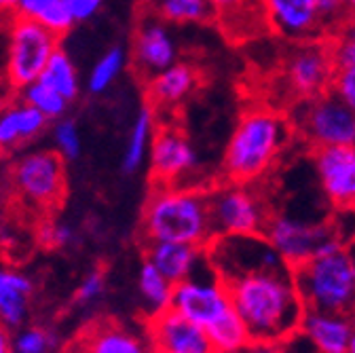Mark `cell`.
I'll list each match as a JSON object with an SVG mask.
<instances>
[{
  "label": "cell",
  "mask_w": 355,
  "mask_h": 353,
  "mask_svg": "<svg viewBox=\"0 0 355 353\" xmlns=\"http://www.w3.org/2000/svg\"><path fill=\"white\" fill-rule=\"evenodd\" d=\"M231 302L254 343H288L300 332L306 307L290 267L258 271L227 282Z\"/></svg>",
  "instance_id": "obj_1"
},
{
  "label": "cell",
  "mask_w": 355,
  "mask_h": 353,
  "mask_svg": "<svg viewBox=\"0 0 355 353\" xmlns=\"http://www.w3.org/2000/svg\"><path fill=\"white\" fill-rule=\"evenodd\" d=\"M146 241H182L207 248L214 235L207 191L187 184H153L144 205Z\"/></svg>",
  "instance_id": "obj_2"
},
{
  "label": "cell",
  "mask_w": 355,
  "mask_h": 353,
  "mask_svg": "<svg viewBox=\"0 0 355 353\" xmlns=\"http://www.w3.org/2000/svg\"><path fill=\"white\" fill-rule=\"evenodd\" d=\"M290 121L271 108L245 110L225 150V178L256 184L266 175L290 142Z\"/></svg>",
  "instance_id": "obj_3"
},
{
  "label": "cell",
  "mask_w": 355,
  "mask_h": 353,
  "mask_svg": "<svg viewBox=\"0 0 355 353\" xmlns=\"http://www.w3.org/2000/svg\"><path fill=\"white\" fill-rule=\"evenodd\" d=\"M292 275L306 309L355 313V262L338 237L328 239L315 256L294 267Z\"/></svg>",
  "instance_id": "obj_4"
},
{
  "label": "cell",
  "mask_w": 355,
  "mask_h": 353,
  "mask_svg": "<svg viewBox=\"0 0 355 353\" xmlns=\"http://www.w3.org/2000/svg\"><path fill=\"white\" fill-rule=\"evenodd\" d=\"M60 38L34 19L11 15L7 32L5 74L11 89L21 92L30 83L38 80L51 55L60 49Z\"/></svg>",
  "instance_id": "obj_5"
},
{
  "label": "cell",
  "mask_w": 355,
  "mask_h": 353,
  "mask_svg": "<svg viewBox=\"0 0 355 353\" xmlns=\"http://www.w3.org/2000/svg\"><path fill=\"white\" fill-rule=\"evenodd\" d=\"M214 235H262L271 218V207L254 184L231 182L207 191Z\"/></svg>",
  "instance_id": "obj_6"
},
{
  "label": "cell",
  "mask_w": 355,
  "mask_h": 353,
  "mask_svg": "<svg viewBox=\"0 0 355 353\" xmlns=\"http://www.w3.org/2000/svg\"><path fill=\"white\" fill-rule=\"evenodd\" d=\"M11 184L30 207L51 212L66 197V167L55 150H34L19 157L11 167Z\"/></svg>",
  "instance_id": "obj_7"
},
{
  "label": "cell",
  "mask_w": 355,
  "mask_h": 353,
  "mask_svg": "<svg viewBox=\"0 0 355 353\" xmlns=\"http://www.w3.org/2000/svg\"><path fill=\"white\" fill-rule=\"evenodd\" d=\"M296 127L311 148L355 146V112L332 92L302 100L296 110Z\"/></svg>",
  "instance_id": "obj_8"
},
{
  "label": "cell",
  "mask_w": 355,
  "mask_h": 353,
  "mask_svg": "<svg viewBox=\"0 0 355 353\" xmlns=\"http://www.w3.org/2000/svg\"><path fill=\"white\" fill-rule=\"evenodd\" d=\"M205 252L214 271L225 282L288 267L264 235H220L209 241Z\"/></svg>",
  "instance_id": "obj_9"
},
{
  "label": "cell",
  "mask_w": 355,
  "mask_h": 353,
  "mask_svg": "<svg viewBox=\"0 0 355 353\" xmlns=\"http://www.w3.org/2000/svg\"><path fill=\"white\" fill-rule=\"evenodd\" d=\"M262 235L290 269L315 256L328 239L338 237L328 223H309L288 214H271Z\"/></svg>",
  "instance_id": "obj_10"
},
{
  "label": "cell",
  "mask_w": 355,
  "mask_h": 353,
  "mask_svg": "<svg viewBox=\"0 0 355 353\" xmlns=\"http://www.w3.org/2000/svg\"><path fill=\"white\" fill-rule=\"evenodd\" d=\"M334 72L336 68L328 38L298 42L296 49L288 55L284 68L288 89L298 100H311L330 92Z\"/></svg>",
  "instance_id": "obj_11"
},
{
  "label": "cell",
  "mask_w": 355,
  "mask_h": 353,
  "mask_svg": "<svg viewBox=\"0 0 355 353\" xmlns=\"http://www.w3.org/2000/svg\"><path fill=\"white\" fill-rule=\"evenodd\" d=\"M171 309L184 316L187 320L207 328L222 313L233 307L229 286L216 271L207 277H199L197 273L184 282L173 284L171 292Z\"/></svg>",
  "instance_id": "obj_12"
},
{
  "label": "cell",
  "mask_w": 355,
  "mask_h": 353,
  "mask_svg": "<svg viewBox=\"0 0 355 353\" xmlns=\"http://www.w3.org/2000/svg\"><path fill=\"white\" fill-rule=\"evenodd\" d=\"M148 163L153 184H184L187 175L197 169L199 157L182 129L161 125L157 127Z\"/></svg>",
  "instance_id": "obj_13"
},
{
  "label": "cell",
  "mask_w": 355,
  "mask_h": 353,
  "mask_svg": "<svg viewBox=\"0 0 355 353\" xmlns=\"http://www.w3.org/2000/svg\"><path fill=\"white\" fill-rule=\"evenodd\" d=\"M153 353H211V341L203 326L167 307L146 320Z\"/></svg>",
  "instance_id": "obj_14"
},
{
  "label": "cell",
  "mask_w": 355,
  "mask_h": 353,
  "mask_svg": "<svg viewBox=\"0 0 355 353\" xmlns=\"http://www.w3.org/2000/svg\"><path fill=\"white\" fill-rule=\"evenodd\" d=\"M264 24L273 34L304 42L328 38L313 0H260Z\"/></svg>",
  "instance_id": "obj_15"
},
{
  "label": "cell",
  "mask_w": 355,
  "mask_h": 353,
  "mask_svg": "<svg viewBox=\"0 0 355 353\" xmlns=\"http://www.w3.org/2000/svg\"><path fill=\"white\" fill-rule=\"evenodd\" d=\"M313 163L324 197L336 209H355V146L315 148Z\"/></svg>",
  "instance_id": "obj_16"
},
{
  "label": "cell",
  "mask_w": 355,
  "mask_h": 353,
  "mask_svg": "<svg viewBox=\"0 0 355 353\" xmlns=\"http://www.w3.org/2000/svg\"><path fill=\"white\" fill-rule=\"evenodd\" d=\"M131 60L144 80L178 62V47L167 24L144 15L133 34Z\"/></svg>",
  "instance_id": "obj_17"
},
{
  "label": "cell",
  "mask_w": 355,
  "mask_h": 353,
  "mask_svg": "<svg viewBox=\"0 0 355 353\" xmlns=\"http://www.w3.org/2000/svg\"><path fill=\"white\" fill-rule=\"evenodd\" d=\"M201 83V70L189 62H173L165 70L144 80L146 98L155 110H167L182 104Z\"/></svg>",
  "instance_id": "obj_18"
},
{
  "label": "cell",
  "mask_w": 355,
  "mask_h": 353,
  "mask_svg": "<svg viewBox=\"0 0 355 353\" xmlns=\"http://www.w3.org/2000/svg\"><path fill=\"white\" fill-rule=\"evenodd\" d=\"M49 125V119L28 104L21 96L0 106V153H13L36 140Z\"/></svg>",
  "instance_id": "obj_19"
},
{
  "label": "cell",
  "mask_w": 355,
  "mask_h": 353,
  "mask_svg": "<svg viewBox=\"0 0 355 353\" xmlns=\"http://www.w3.org/2000/svg\"><path fill=\"white\" fill-rule=\"evenodd\" d=\"M353 330L355 324L351 316L306 309L298 334H302L320 353H347Z\"/></svg>",
  "instance_id": "obj_20"
},
{
  "label": "cell",
  "mask_w": 355,
  "mask_h": 353,
  "mask_svg": "<svg viewBox=\"0 0 355 353\" xmlns=\"http://www.w3.org/2000/svg\"><path fill=\"white\" fill-rule=\"evenodd\" d=\"M146 260L171 282H184L197 273V269L207 260V252L201 246L182 241H148Z\"/></svg>",
  "instance_id": "obj_21"
},
{
  "label": "cell",
  "mask_w": 355,
  "mask_h": 353,
  "mask_svg": "<svg viewBox=\"0 0 355 353\" xmlns=\"http://www.w3.org/2000/svg\"><path fill=\"white\" fill-rule=\"evenodd\" d=\"M70 347L78 353H148L136 334L112 322L89 324Z\"/></svg>",
  "instance_id": "obj_22"
},
{
  "label": "cell",
  "mask_w": 355,
  "mask_h": 353,
  "mask_svg": "<svg viewBox=\"0 0 355 353\" xmlns=\"http://www.w3.org/2000/svg\"><path fill=\"white\" fill-rule=\"evenodd\" d=\"M140 11L169 26L209 24L216 17L211 0H142Z\"/></svg>",
  "instance_id": "obj_23"
},
{
  "label": "cell",
  "mask_w": 355,
  "mask_h": 353,
  "mask_svg": "<svg viewBox=\"0 0 355 353\" xmlns=\"http://www.w3.org/2000/svg\"><path fill=\"white\" fill-rule=\"evenodd\" d=\"M34 286L28 275L15 269H0V322L17 328L28 318V304Z\"/></svg>",
  "instance_id": "obj_24"
},
{
  "label": "cell",
  "mask_w": 355,
  "mask_h": 353,
  "mask_svg": "<svg viewBox=\"0 0 355 353\" xmlns=\"http://www.w3.org/2000/svg\"><path fill=\"white\" fill-rule=\"evenodd\" d=\"M157 110L153 106H142L140 112L136 114L129 129L127 136V144H125V153H123V171L125 173H133L142 167V163L146 161L155 134H157Z\"/></svg>",
  "instance_id": "obj_25"
},
{
  "label": "cell",
  "mask_w": 355,
  "mask_h": 353,
  "mask_svg": "<svg viewBox=\"0 0 355 353\" xmlns=\"http://www.w3.org/2000/svg\"><path fill=\"white\" fill-rule=\"evenodd\" d=\"M15 15L34 19L58 36L68 34L76 24L66 0H19Z\"/></svg>",
  "instance_id": "obj_26"
},
{
  "label": "cell",
  "mask_w": 355,
  "mask_h": 353,
  "mask_svg": "<svg viewBox=\"0 0 355 353\" xmlns=\"http://www.w3.org/2000/svg\"><path fill=\"white\" fill-rule=\"evenodd\" d=\"M205 332L216 351H241V349H250L254 343L250 328L235 311V307H231L214 324H209Z\"/></svg>",
  "instance_id": "obj_27"
},
{
  "label": "cell",
  "mask_w": 355,
  "mask_h": 353,
  "mask_svg": "<svg viewBox=\"0 0 355 353\" xmlns=\"http://www.w3.org/2000/svg\"><path fill=\"white\" fill-rule=\"evenodd\" d=\"M40 80H44L47 85H51L55 92H60L68 102H74L80 94V78H78V70L72 62V58L68 55V51H64L62 47L51 55V60L44 66Z\"/></svg>",
  "instance_id": "obj_28"
},
{
  "label": "cell",
  "mask_w": 355,
  "mask_h": 353,
  "mask_svg": "<svg viewBox=\"0 0 355 353\" xmlns=\"http://www.w3.org/2000/svg\"><path fill=\"white\" fill-rule=\"evenodd\" d=\"M140 294L146 300L148 307V316L159 313L163 309H167L171 304V292H173V284L155 267L153 262H144L140 269Z\"/></svg>",
  "instance_id": "obj_29"
},
{
  "label": "cell",
  "mask_w": 355,
  "mask_h": 353,
  "mask_svg": "<svg viewBox=\"0 0 355 353\" xmlns=\"http://www.w3.org/2000/svg\"><path fill=\"white\" fill-rule=\"evenodd\" d=\"M127 64V53L123 47H110L92 68L87 78V89L89 94L100 96L104 92H108L112 83L121 76L123 68Z\"/></svg>",
  "instance_id": "obj_30"
},
{
  "label": "cell",
  "mask_w": 355,
  "mask_h": 353,
  "mask_svg": "<svg viewBox=\"0 0 355 353\" xmlns=\"http://www.w3.org/2000/svg\"><path fill=\"white\" fill-rule=\"evenodd\" d=\"M21 98L32 104L38 112H42L44 117H47L49 121H58L66 114L70 102L60 94L55 92L51 85H47L44 80H34L30 83L28 87H24L21 89Z\"/></svg>",
  "instance_id": "obj_31"
},
{
  "label": "cell",
  "mask_w": 355,
  "mask_h": 353,
  "mask_svg": "<svg viewBox=\"0 0 355 353\" xmlns=\"http://www.w3.org/2000/svg\"><path fill=\"white\" fill-rule=\"evenodd\" d=\"M53 142L64 161H74L80 155V131L72 119H58L53 127Z\"/></svg>",
  "instance_id": "obj_32"
},
{
  "label": "cell",
  "mask_w": 355,
  "mask_h": 353,
  "mask_svg": "<svg viewBox=\"0 0 355 353\" xmlns=\"http://www.w3.org/2000/svg\"><path fill=\"white\" fill-rule=\"evenodd\" d=\"M55 336L42 328H26L13 338V353H49Z\"/></svg>",
  "instance_id": "obj_33"
},
{
  "label": "cell",
  "mask_w": 355,
  "mask_h": 353,
  "mask_svg": "<svg viewBox=\"0 0 355 353\" xmlns=\"http://www.w3.org/2000/svg\"><path fill=\"white\" fill-rule=\"evenodd\" d=\"M36 237L44 248H66L74 241V231L68 225L55 223V220H42Z\"/></svg>",
  "instance_id": "obj_34"
},
{
  "label": "cell",
  "mask_w": 355,
  "mask_h": 353,
  "mask_svg": "<svg viewBox=\"0 0 355 353\" xmlns=\"http://www.w3.org/2000/svg\"><path fill=\"white\" fill-rule=\"evenodd\" d=\"M328 45L332 53V62L336 70L355 68V40L345 36L343 32H334L328 36Z\"/></svg>",
  "instance_id": "obj_35"
},
{
  "label": "cell",
  "mask_w": 355,
  "mask_h": 353,
  "mask_svg": "<svg viewBox=\"0 0 355 353\" xmlns=\"http://www.w3.org/2000/svg\"><path fill=\"white\" fill-rule=\"evenodd\" d=\"M330 92L338 96L353 112H355V68H345L336 70L332 78Z\"/></svg>",
  "instance_id": "obj_36"
},
{
  "label": "cell",
  "mask_w": 355,
  "mask_h": 353,
  "mask_svg": "<svg viewBox=\"0 0 355 353\" xmlns=\"http://www.w3.org/2000/svg\"><path fill=\"white\" fill-rule=\"evenodd\" d=\"M216 7V17L231 19V17H243L245 13L262 11L260 0H211Z\"/></svg>",
  "instance_id": "obj_37"
},
{
  "label": "cell",
  "mask_w": 355,
  "mask_h": 353,
  "mask_svg": "<svg viewBox=\"0 0 355 353\" xmlns=\"http://www.w3.org/2000/svg\"><path fill=\"white\" fill-rule=\"evenodd\" d=\"M313 5L326 26V32L328 36H332L345 21V11H343V5L340 0H313Z\"/></svg>",
  "instance_id": "obj_38"
},
{
  "label": "cell",
  "mask_w": 355,
  "mask_h": 353,
  "mask_svg": "<svg viewBox=\"0 0 355 353\" xmlns=\"http://www.w3.org/2000/svg\"><path fill=\"white\" fill-rule=\"evenodd\" d=\"M104 290H106V275H104V271L96 269L80 282V286L76 290V300L78 302H94L96 298H100L104 294Z\"/></svg>",
  "instance_id": "obj_39"
},
{
  "label": "cell",
  "mask_w": 355,
  "mask_h": 353,
  "mask_svg": "<svg viewBox=\"0 0 355 353\" xmlns=\"http://www.w3.org/2000/svg\"><path fill=\"white\" fill-rule=\"evenodd\" d=\"M66 3L70 7L74 21L80 24V21H89L94 15H98V11L104 5V0H66Z\"/></svg>",
  "instance_id": "obj_40"
},
{
  "label": "cell",
  "mask_w": 355,
  "mask_h": 353,
  "mask_svg": "<svg viewBox=\"0 0 355 353\" xmlns=\"http://www.w3.org/2000/svg\"><path fill=\"white\" fill-rule=\"evenodd\" d=\"M250 353H284V343H252Z\"/></svg>",
  "instance_id": "obj_41"
},
{
  "label": "cell",
  "mask_w": 355,
  "mask_h": 353,
  "mask_svg": "<svg viewBox=\"0 0 355 353\" xmlns=\"http://www.w3.org/2000/svg\"><path fill=\"white\" fill-rule=\"evenodd\" d=\"M0 353H13V341L3 322H0Z\"/></svg>",
  "instance_id": "obj_42"
},
{
  "label": "cell",
  "mask_w": 355,
  "mask_h": 353,
  "mask_svg": "<svg viewBox=\"0 0 355 353\" xmlns=\"http://www.w3.org/2000/svg\"><path fill=\"white\" fill-rule=\"evenodd\" d=\"M336 32H343L345 36H349V38L355 40V17H347V19L343 21V26H340Z\"/></svg>",
  "instance_id": "obj_43"
},
{
  "label": "cell",
  "mask_w": 355,
  "mask_h": 353,
  "mask_svg": "<svg viewBox=\"0 0 355 353\" xmlns=\"http://www.w3.org/2000/svg\"><path fill=\"white\" fill-rule=\"evenodd\" d=\"M17 3L19 0H0V15L3 13H15V9H17Z\"/></svg>",
  "instance_id": "obj_44"
},
{
  "label": "cell",
  "mask_w": 355,
  "mask_h": 353,
  "mask_svg": "<svg viewBox=\"0 0 355 353\" xmlns=\"http://www.w3.org/2000/svg\"><path fill=\"white\" fill-rule=\"evenodd\" d=\"M340 5L347 17H355V0H340Z\"/></svg>",
  "instance_id": "obj_45"
},
{
  "label": "cell",
  "mask_w": 355,
  "mask_h": 353,
  "mask_svg": "<svg viewBox=\"0 0 355 353\" xmlns=\"http://www.w3.org/2000/svg\"><path fill=\"white\" fill-rule=\"evenodd\" d=\"M347 353H355V330H353V336H351V341H349Z\"/></svg>",
  "instance_id": "obj_46"
},
{
  "label": "cell",
  "mask_w": 355,
  "mask_h": 353,
  "mask_svg": "<svg viewBox=\"0 0 355 353\" xmlns=\"http://www.w3.org/2000/svg\"><path fill=\"white\" fill-rule=\"evenodd\" d=\"M211 353H250V349H241V351H211Z\"/></svg>",
  "instance_id": "obj_47"
},
{
  "label": "cell",
  "mask_w": 355,
  "mask_h": 353,
  "mask_svg": "<svg viewBox=\"0 0 355 353\" xmlns=\"http://www.w3.org/2000/svg\"><path fill=\"white\" fill-rule=\"evenodd\" d=\"M66 353H78V351H76V349H72V347H68V349H66Z\"/></svg>",
  "instance_id": "obj_48"
}]
</instances>
